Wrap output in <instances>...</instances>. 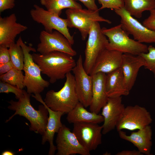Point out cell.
Masks as SVG:
<instances>
[{"mask_svg":"<svg viewBox=\"0 0 155 155\" xmlns=\"http://www.w3.org/2000/svg\"><path fill=\"white\" fill-rule=\"evenodd\" d=\"M31 55L41 73L48 77L51 84L65 78L76 64L73 56L62 52L53 51L44 55L39 53Z\"/></svg>","mask_w":155,"mask_h":155,"instance_id":"1","label":"cell"},{"mask_svg":"<svg viewBox=\"0 0 155 155\" xmlns=\"http://www.w3.org/2000/svg\"><path fill=\"white\" fill-rule=\"evenodd\" d=\"M31 94L24 90L23 94L18 101L11 100L8 102L9 109L15 111L14 114L7 120L10 121L14 116L19 115L26 118L30 122L29 129L35 133L42 135L46 128L49 118V112L43 104L39 105L38 110H36L30 102Z\"/></svg>","mask_w":155,"mask_h":155,"instance_id":"2","label":"cell"},{"mask_svg":"<svg viewBox=\"0 0 155 155\" xmlns=\"http://www.w3.org/2000/svg\"><path fill=\"white\" fill-rule=\"evenodd\" d=\"M63 87L56 92L51 90L46 93L44 100L46 104L51 110L68 113L79 102L76 92L74 76L71 72L66 76Z\"/></svg>","mask_w":155,"mask_h":155,"instance_id":"3","label":"cell"},{"mask_svg":"<svg viewBox=\"0 0 155 155\" xmlns=\"http://www.w3.org/2000/svg\"><path fill=\"white\" fill-rule=\"evenodd\" d=\"M18 40L23 51L24 58L23 70L24 72V84L28 93L34 94H40L48 87L50 82L44 79L41 75L39 66L34 61L30 51L35 52L36 50L31 45L24 43L21 36Z\"/></svg>","mask_w":155,"mask_h":155,"instance_id":"4","label":"cell"},{"mask_svg":"<svg viewBox=\"0 0 155 155\" xmlns=\"http://www.w3.org/2000/svg\"><path fill=\"white\" fill-rule=\"evenodd\" d=\"M102 30L108 39L107 49L136 55L148 52L147 45L130 38L121 24L109 28L103 27Z\"/></svg>","mask_w":155,"mask_h":155,"instance_id":"5","label":"cell"},{"mask_svg":"<svg viewBox=\"0 0 155 155\" xmlns=\"http://www.w3.org/2000/svg\"><path fill=\"white\" fill-rule=\"evenodd\" d=\"M99 11L88 9L68 8L65 12L68 27L78 29L80 32L82 40H85L94 22L111 23L110 20L100 16Z\"/></svg>","mask_w":155,"mask_h":155,"instance_id":"6","label":"cell"},{"mask_svg":"<svg viewBox=\"0 0 155 155\" xmlns=\"http://www.w3.org/2000/svg\"><path fill=\"white\" fill-rule=\"evenodd\" d=\"M85 50L84 69L90 74L95 63L99 55L105 49L108 42L106 36L103 33L98 22L92 24L88 35Z\"/></svg>","mask_w":155,"mask_h":155,"instance_id":"7","label":"cell"},{"mask_svg":"<svg viewBox=\"0 0 155 155\" xmlns=\"http://www.w3.org/2000/svg\"><path fill=\"white\" fill-rule=\"evenodd\" d=\"M30 13L34 21L42 25L46 32L51 33L55 30L63 34L72 45L74 44L73 36L69 32L67 19L61 18L37 5H34Z\"/></svg>","mask_w":155,"mask_h":155,"instance_id":"8","label":"cell"},{"mask_svg":"<svg viewBox=\"0 0 155 155\" xmlns=\"http://www.w3.org/2000/svg\"><path fill=\"white\" fill-rule=\"evenodd\" d=\"M152 119L150 112L137 105L125 107L116 126L118 131L123 129L134 131L150 125Z\"/></svg>","mask_w":155,"mask_h":155,"instance_id":"9","label":"cell"},{"mask_svg":"<svg viewBox=\"0 0 155 155\" xmlns=\"http://www.w3.org/2000/svg\"><path fill=\"white\" fill-rule=\"evenodd\" d=\"M121 18L120 24L123 28L134 39L141 43H155V30H150L135 19L122 7L114 10Z\"/></svg>","mask_w":155,"mask_h":155,"instance_id":"10","label":"cell"},{"mask_svg":"<svg viewBox=\"0 0 155 155\" xmlns=\"http://www.w3.org/2000/svg\"><path fill=\"white\" fill-rule=\"evenodd\" d=\"M39 38L40 42L37 45L36 50L40 54L44 55L53 51H59L73 57L77 54L67 38L57 30L51 33L42 30L40 32Z\"/></svg>","mask_w":155,"mask_h":155,"instance_id":"11","label":"cell"},{"mask_svg":"<svg viewBox=\"0 0 155 155\" xmlns=\"http://www.w3.org/2000/svg\"><path fill=\"white\" fill-rule=\"evenodd\" d=\"M72 71L79 102L85 108L87 107L90 106L92 99V78L85 70L81 55H80Z\"/></svg>","mask_w":155,"mask_h":155,"instance_id":"12","label":"cell"},{"mask_svg":"<svg viewBox=\"0 0 155 155\" xmlns=\"http://www.w3.org/2000/svg\"><path fill=\"white\" fill-rule=\"evenodd\" d=\"M102 129L97 123H76L73 124L72 132L82 145L90 152L101 144Z\"/></svg>","mask_w":155,"mask_h":155,"instance_id":"13","label":"cell"},{"mask_svg":"<svg viewBox=\"0 0 155 155\" xmlns=\"http://www.w3.org/2000/svg\"><path fill=\"white\" fill-rule=\"evenodd\" d=\"M57 133L56 140L57 155H90V152L82 145L74 134L64 125L63 124Z\"/></svg>","mask_w":155,"mask_h":155,"instance_id":"14","label":"cell"},{"mask_svg":"<svg viewBox=\"0 0 155 155\" xmlns=\"http://www.w3.org/2000/svg\"><path fill=\"white\" fill-rule=\"evenodd\" d=\"M125 107L122 96L108 97L102 108L101 115L104 119L102 125V134H106L116 128Z\"/></svg>","mask_w":155,"mask_h":155,"instance_id":"15","label":"cell"},{"mask_svg":"<svg viewBox=\"0 0 155 155\" xmlns=\"http://www.w3.org/2000/svg\"><path fill=\"white\" fill-rule=\"evenodd\" d=\"M32 97L40 102L47 108L49 112V118L46 128L42 135L41 143L42 145L48 142L49 144V155H53L57 150L56 146L53 144V139L55 133H57L63 124L61 118L64 114L60 111H54L46 104L40 94H32Z\"/></svg>","mask_w":155,"mask_h":155,"instance_id":"16","label":"cell"},{"mask_svg":"<svg viewBox=\"0 0 155 155\" xmlns=\"http://www.w3.org/2000/svg\"><path fill=\"white\" fill-rule=\"evenodd\" d=\"M15 13L4 17H0V45L9 48L15 43L17 36L28 28L17 23Z\"/></svg>","mask_w":155,"mask_h":155,"instance_id":"17","label":"cell"},{"mask_svg":"<svg viewBox=\"0 0 155 155\" xmlns=\"http://www.w3.org/2000/svg\"><path fill=\"white\" fill-rule=\"evenodd\" d=\"M123 54L117 51L106 49L98 57L90 75L98 72L106 74L120 68Z\"/></svg>","mask_w":155,"mask_h":155,"instance_id":"18","label":"cell"},{"mask_svg":"<svg viewBox=\"0 0 155 155\" xmlns=\"http://www.w3.org/2000/svg\"><path fill=\"white\" fill-rule=\"evenodd\" d=\"M145 65L144 60L140 55L123 54L120 68L125 84L130 91L134 85L140 68Z\"/></svg>","mask_w":155,"mask_h":155,"instance_id":"19","label":"cell"},{"mask_svg":"<svg viewBox=\"0 0 155 155\" xmlns=\"http://www.w3.org/2000/svg\"><path fill=\"white\" fill-rule=\"evenodd\" d=\"M120 137L132 143L143 155H151L152 130L150 125L133 131L128 135L122 130L118 131Z\"/></svg>","mask_w":155,"mask_h":155,"instance_id":"20","label":"cell"},{"mask_svg":"<svg viewBox=\"0 0 155 155\" xmlns=\"http://www.w3.org/2000/svg\"><path fill=\"white\" fill-rule=\"evenodd\" d=\"M93 84L90 112L98 114L106 103L108 97L106 92V74L98 72L91 75Z\"/></svg>","mask_w":155,"mask_h":155,"instance_id":"21","label":"cell"},{"mask_svg":"<svg viewBox=\"0 0 155 155\" xmlns=\"http://www.w3.org/2000/svg\"><path fill=\"white\" fill-rule=\"evenodd\" d=\"M106 89L108 97L127 96L130 93L124 82L120 68L106 74Z\"/></svg>","mask_w":155,"mask_h":155,"instance_id":"22","label":"cell"},{"mask_svg":"<svg viewBox=\"0 0 155 155\" xmlns=\"http://www.w3.org/2000/svg\"><path fill=\"white\" fill-rule=\"evenodd\" d=\"M82 104L79 102L68 113L66 119L68 122L93 123L99 124L104 122L103 117L91 112L88 111Z\"/></svg>","mask_w":155,"mask_h":155,"instance_id":"23","label":"cell"},{"mask_svg":"<svg viewBox=\"0 0 155 155\" xmlns=\"http://www.w3.org/2000/svg\"><path fill=\"white\" fill-rule=\"evenodd\" d=\"M124 6L131 16L140 18L146 11L155 9V0H124Z\"/></svg>","mask_w":155,"mask_h":155,"instance_id":"24","label":"cell"},{"mask_svg":"<svg viewBox=\"0 0 155 155\" xmlns=\"http://www.w3.org/2000/svg\"><path fill=\"white\" fill-rule=\"evenodd\" d=\"M40 2L46 10L59 16L65 8L82 9L81 5L73 0H40Z\"/></svg>","mask_w":155,"mask_h":155,"instance_id":"25","label":"cell"},{"mask_svg":"<svg viewBox=\"0 0 155 155\" xmlns=\"http://www.w3.org/2000/svg\"><path fill=\"white\" fill-rule=\"evenodd\" d=\"M24 75L22 70L13 67L9 71L0 75V81L9 84L23 89Z\"/></svg>","mask_w":155,"mask_h":155,"instance_id":"26","label":"cell"},{"mask_svg":"<svg viewBox=\"0 0 155 155\" xmlns=\"http://www.w3.org/2000/svg\"><path fill=\"white\" fill-rule=\"evenodd\" d=\"M10 61L14 68L23 70L24 56L23 51L17 40L16 43L12 45L8 49Z\"/></svg>","mask_w":155,"mask_h":155,"instance_id":"27","label":"cell"},{"mask_svg":"<svg viewBox=\"0 0 155 155\" xmlns=\"http://www.w3.org/2000/svg\"><path fill=\"white\" fill-rule=\"evenodd\" d=\"M144 59L145 69L151 71L155 77V47L152 45L148 47V52L140 54Z\"/></svg>","mask_w":155,"mask_h":155,"instance_id":"28","label":"cell"},{"mask_svg":"<svg viewBox=\"0 0 155 155\" xmlns=\"http://www.w3.org/2000/svg\"><path fill=\"white\" fill-rule=\"evenodd\" d=\"M24 90L18 88L17 86L8 83L0 81V93L14 94L16 98L18 99L23 94Z\"/></svg>","mask_w":155,"mask_h":155,"instance_id":"29","label":"cell"},{"mask_svg":"<svg viewBox=\"0 0 155 155\" xmlns=\"http://www.w3.org/2000/svg\"><path fill=\"white\" fill-rule=\"evenodd\" d=\"M102 5L99 10L104 8L111 10L118 9L124 6V0H97Z\"/></svg>","mask_w":155,"mask_h":155,"instance_id":"30","label":"cell"},{"mask_svg":"<svg viewBox=\"0 0 155 155\" xmlns=\"http://www.w3.org/2000/svg\"><path fill=\"white\" fill-rule=\"evenodd\" d=\"M149 11V16L144 20L142 24L150 30H155V9Z\"/></svg>","mask_w":155,"mask_h":155,"instance_id":"31","label":"cell"},{"mask_svg":"<svg viewBox=\"0 0 155 155\" xmlns=\"http://www.w3.org/2000/svg\"><path fill=\"white\" fill-rule=\"evenodd\" d=\"M10 61L8 48L0 45V63H7Z\"/></svg>","mask_w":155,"mask_h":155,"instance_id":"32","label":"cell"},{"mask_svg":"<svg viewBox=\"0 0 155 155\" xmlns=\"http://www.w3.org/2000/svg\"><path fill=\"white\" fill-rule=\"evenodd\" d=\"M15 0H0V12L11 9L15 6Z\"/></svg>","mask_w":155,"mask_h":155,"instance_id":"33","label":"cell"},{"mask_svg":"<svg viewBox=\"0 0 155 155\" xmlns=\"http://www.w3.org/2000/svg\"><path fill=\"white\" fill-rule=\"evenodd\" d=\"M74 1H79L88 9L94 10H98V8L95 3V0H73Z\"/></svg>","mask_w":155,"mask_h":155,"instance_id":"34","label":"cell"},{"mask_svg":"<svg viewBox=\"0 0 155 155\" xmlns=\"http://www.w3.org/2000/svg\"><path fill=\"white\" fill-rule=\"evenodd\" d=\"M13 67L14 66L11 61L6 63H0V75L6 73Z\"/></svg>","mask_w":155,"mask_h":155,"instance_id":"35","label":"cell"},{"mask_svg":"<svg viewBox=\"0 0 155 155\" xmlns=\"http://www.w3.org/2000/svg\"><path fill=\"white\" fill-rule=\"evenodd\" d=\"M116 155H142L138 150H123L117 153Z\"/></svg>","mask_w":155,"mask_h":155,"instance_id":"36","label":"cell"},{"mask_svg":"<svg viewBox=\"0 0 155 155\" xmlns=\"http://www.w3.org/2000/svg\"><path fill=\"white\" fill-rule=\"evenodd\" d=\"M14 153L13 152L9 150L4 151L1 154V155H14Z\"/></svg>","mask_w":155,"mask_h":155,"instance_id":"37","label":"cell"}]
</instances>
